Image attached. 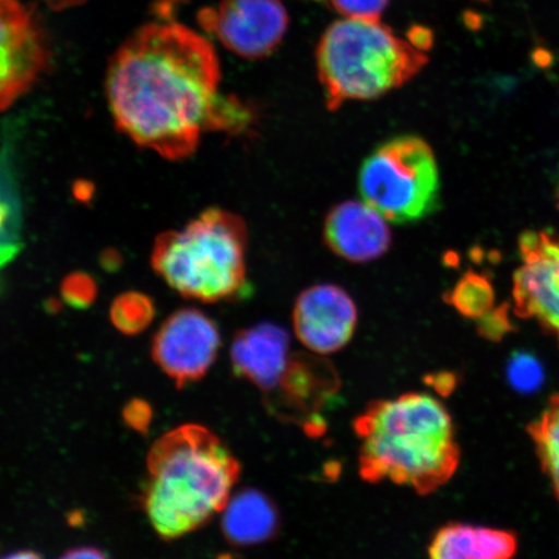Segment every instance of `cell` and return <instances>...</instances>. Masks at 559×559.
<instances>
[{"label": "cell", "instance_id": "obj_1", "mask_svg": "<svg viewBox=\"0 0 559 559\" xmlns=\"http://www.w3.org/2000/svg\"><path fill=\"white\" fill-rule=\"evenodd\" d=\"M214 47L179 24H150L115 55L107 99L117 128L167 159L193 155L218 100Z\"/></svg>", "mask_w": 559, "mask_h": 559}, {"label": "cell", "instance_id": "obj_2", "mask_svg": "<svg viewBox=\"0 0 559 559\" xmlns=\"http://www.w3.org/2000/svg\"><path fill=\"white\" fill-rule=\"evenodd\" d=\"M359 472L430 495L457 472L461 453L450 412L437 397L408 393L369 404L355 419Z\"/></svg>", "mask_w": 559, "mask_h": 559}, {"label": "cell", "instance_id": "obj_3", "mask_svg": "<svg viewBox=\"0 0 559 559\" xmlns=\"http://www.w3.org/2000/svg\"><path fill=\"white\" fill-rule=\"evenodd\" d=\"M146 466L143 508L166 540L191 534L222 513L241 473L228 447L201 425H183L160 437Z\"/></svg>", "mask_w": 559, "mask_h": 559}, {"label": "cell", "instance_id": "obj_4", "mask_svg": "<svg viewBox=\"0 0 559 559\" xmlns=\"http://www.w3.org/2000/svg\"><path fill=\"white\" fill-rule=\"evenodd\" d=\"M426 62V51L381 20L335 21L317 50L318 74L331 110L347 102L379 99L414 79Z\"/></svg>", "mask_w": 559, "mask_h": 559}, {"label": "cell", "instance_id": "obj_5", "mask_svg": "<svg viewBox=\"0 0 559 559\" xmlns=\"http://www.w3.org/2000/svg\"><path fill=\"white\" fill-rule=\"evenodd\" d=\"M247 247L248 229L240 216L207 209L186 228L157 237L152 265L179 295L221 302L247 288Z\"/></svg>", "mask_w": 559, "mask_h": 559}, {"label": "cell", "instance_id": "obj_6", "mask_svg": "<svg viewBox=\"0 0 559 559\" xmlns=\"http://www.w3.org/2000/svg\"><path fill=\"white\" fill-rule=\"evenodd\" d=\"M358 186L362 201L390 223L421 221L435 212L439 202L435 152L418 136L390 139L365 159Z\"/></svg>", "mask_w": 559, "mask_h": 559}, {"label": "cell", "instance_id": "obj_7", "mask_svg": "<svg viewBox=\"0 0 559 559\" xmlns=\"http://www.w3.org/2000/svg\"><path fill=\"white\" fill-rule=\"evenodd\" d=\"M199 23L230 52L257 60L282 44L290 19L283 0H221L199 13Z\"/></svg>", "mask_w": 559, "mask_h": 559}, {"label": "cell", "instance_id": "obj_8", "mask_svg": "<svg viewBox=\"0 0 559 559\" xmlns=\"http://www.w3.org/2000/svg\"><path fill=\"white\" fill-rule=\"evenodd\" d=\"M521 265L513 277L515 317L535 320L559 345V239L528 229L519 240Z\"/></svg>", "mask_w": 559, "mask_h": 559}, {"label": "cell", "instance_id": "obj_9", "mask_svg": "<svg viewBox=\"0 0 559 559\" xmlns=\"http://www.w3.org/2000/svg\"><path fill=\"white\" fill-rule=\"evenodd\" d=\"M219 347L221 333L214 321L200 310L183 309L160 325L153 338L152 355L181 389L204 379Z\"/></svg>", "mask_w": 559, "mask_h": 559}, {"label": "cell", "instance_id": "obj_10", "mask_svg": "<svg viewBox=\"0 0 559 559\" xmlns=\"http://www.w3.org/2000/svg\"><path fill=\"white\" fill-rule=\"evenodd\" d=\"M47 60L44 33L33 13L19 0H0V110L32 87Z\"/></svg>", "mask_w": 559, "mask_h": 559}, {"label": "cell", "instance_id": "obj_11", "mask_svg": "<svg viewBox=\"0 0 559 559\" xmlns=\"http://www.w3.org/2000/svg\"><path fill=\"white\" fill-rule=\"evenodd\" d=\"M358 324V310L344 289L332 284L311 286L300 293L293 310L298 341L317 355L344 348Z\"/></svg>", "mask_w": 559, "mask_h": 559}, {"label": "cell", "instance_id": "obj_12", "mask_svg": "<svg viewBox=\"0 0 559 559\" xmlns=\"http://www.w3.org/2000/svg\"><path fill=\"white\" fill-rule=\"evenodd\" d=\"M340 380L330 362L302 353H293L277 386L264 395L272 415L321 429L319 412L338 390Z\"/></svg>", "mask_w": 559, "mask_h": 559}, {"label": "cell", "instance_id": "obj_13", "mask_svg": "<svg viewBox=\"0 0 559 559\" xmlns=\"http://www.w3.org/2000/svg\"><path fill=\"white\" fill-rule=\"evenodd\" d=\"M389 221L366 201L334 206L324 223V240L335 255L353 263L379 260L391 245Z\"/></svg>", "mask_w": 559, "mask_h": 559}, {"label": "cell", "instance_id": "obj_14", "mask_svg": "<svg viewBox=\"0 0 559 559\" xmlns=\"http://www.w3.org/2000/svg\"><path fill=\"white\" fill-rule=\"evenodd\" d=\"M292 354L288 332L262 323L237 333L230 360L235 374L253 383L264 396L277 386Z\"/></svg>", "mask_w": 559, "mask_h": 559}, {"label": "cell", "instance_id": "obj_15", "mask_svg": "<svg viewBox=\"0 0 559 559\" xmlns=\"http://www.w3.org/2000/svg\"><path fill=\"white\" fill-rule=\"evenodd\" d=\"M519 549L512 531L450 523L440 528L429 545L435 559H508Z\"/></svg>", "mask_w": 559, "mask_h": 559}, {"label": "cell", "instance_id": "obj_16", "mask_svg": "<svg viewBox=\"0 0 559 559\" xmlns=\"http://www.w3.org/2000/svg\"><path fill=\"white\" fill-rule=\"evenodd\" d=\"M223 512V534L236 547L269 542L277 533V510L267 496L257 489H243L237 493L229 499Z\"/></svg>", "mask_w": 559, "mask_h": 559}, {"label": "cell", "instance_id": "obj_17", "mask_svg": "<svg viewBox=\"0 0 559 559\" xmlns=\"http://www.w3.org/2000/svg\"><path fill=\"white\" fill-rule=\"evenodd\" d=\"M23 209L9 152L0 153V270L19 254L21 249Z\"/></svg>", "mask_w": 559, "mask_h": 559}, {"label": "cell", "instance_id": "obj_18", "mask_svg": "<svg viewBox=\"0 0 559 559\" xmlns=\"http://www.w3.org/2000/svg\"><path fill=\"white\" fill-rule=\"evenodd\" d=\"M527 431L559 502V393L550 396L547 408Z\"/></svg>", "mask_w": 559, "mask_h": 559}, {"label": "cell", "instance_id": "obj_19", "mask_svg": "<svg viewBox=\"0 0 559 559\" xmlns=\"http://www.w3.org/2000/svg\"><path fill=\"white\" fill-rule=\"evenodd\" d=\"M444 299L464 318L478 320L493 309L495 290L487 276L467 271Z\"/></svg>", "mask_w": 559, "mask_h": 559}, {"label": "cell", "instance_id": "obj_20", "mask_svg": "<svg viewBox=\"0 0 559 559\" xmlns=\"http://www.w3.org/2000/svg\"><path fill=\"white\" fill-rule=\"evenodd\" d=\"M155 304L139 292L123 293L110 307V320L118 331L136 335L142 333L155 319Z\"/></svg>", "mask_w": 559, "mask_h": 559}, {"label": "cell", "instance_id": "obj_21", "mask_svg": "<svg viewBox=\"0 0 559 559\" xmlns=\"http://www.w3.org/2000/svg\"><path fill=\"white\" fill-rule=\"evenodd\" d=\"M508 380L522 394L535 393L544 382V369L533 355L516 353L509 360Z\"/></svg>", "mask_w": 559, "mask_h": 559}, {"label": "cell", "instance_id": "obj_22", "mask_svg": "<svg viewBox=\"0 0 559 559\" xmlns=\"http://www.w3.org/2000/svg\"><path fill=\"white\" fill-rule=\"evenodd\" d=\"M97 295L95 280L83 272L69 275L61 285L62 299L74 309H87L94 304Z\"/></svg>", "mask_w": 559, "mask_h": 559}, {"label": "cell", "instance_id": "obj_23", "mask_svg": "<svg viewBox=\"0 0 559 559\" xmlns=\"http://www.w3.org/2000/svg\"><path fill=\"white\" fill-rule=\"evenodd\" d=\"M335 11L347 19L381 20L390 0H330Z\"/></svg>", "mask_w": 559, "mask_h": 559}, {"label": "cell", "instance_id": "obj_24", "mask_svg": "<svg viewBox=\"0 0 559 559\" xmlns=\"http://www.w3.org/2000/svg\"><path fill=\"white\" fill-rule=\"evenodd\" d=\"M509 305L504 304L478 319V332L481 337L489 341H500L512 330L509 320Z\"/></svg>", "mask_w": 559, "mask_h": 559}, {"label": "cell", "instance_id": "obj_25", "mask_svg": "<svg viewBox=\"0 0 559 559\" xmlns=\"http://www.w3.org/2000/svg\"><path fill=\"white\" fill-rule=\"evenodd\" d=\"M152 418L153 411L148 403L142 400H134L126 404L123 419L131 429L146 435L150 430Z\"/></svg>", "mask_w": 559, "mask_h": 559}, {"label": "cell", "instance_id": "obj_26", "mask_svg": "<svg viewBox=\"0 0 559 559\" xmlns=\"http://www.w3.org/2000/svg\"><path fill=\"white\" fill-rule=\"evenodd\" d=\"M64 558H105L107 555L99 548L95 547H81L69 550L68 554L62 556Z\"/></svg>", "mask_w": 559, "mask_h": 559}, {"label": "cell", "instance_id": "obj_27", "mask_svg": "<svg viewBox=\"0 0 559 559\" xmlns=\"http://www.w3.org/2000/svg\"><path fill=\"white\" fill-rule=\"evenodd\" d=\"M46 2L53 10H66L69 9V7L81 4L83 0H46Z\"/></svg>", "mask_w": 559, "mask_h": 559}, {"label": "cell", "instance_id": "obj_28", "mask_svg": "<svg viewBox=\"0 0 559 559\" xmlns=\"http://www.w3.org/2000/svg\"><path fill=\"white\" fill-rule=\"evenodd\" d=\"M7 557H9V558H38L39 555L34 554V551H31V550H24V551H16V554H12Z\"/></svg>", "mask_w": 559, "mask_h": 559}, {"label": "cell", "instance_id": "obj_29", "mask_svg": "<svg viewBox=\"0 0 559 559\" xmlns=\"http://www.w3.org/2000/svg\"><path fill=\"white\" fill-rule=\"evenodd\" d=\"M558 209H559V193H558Z\"/></svg>", "mask_w": 559, "mask_h": 559}]
</instances>
